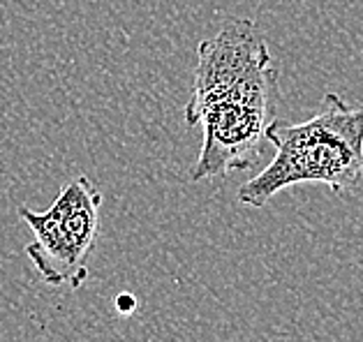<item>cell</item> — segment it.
Masks as SVG:
<instances>
[{"label": "cell", "instance_id": "cell-3", "mask_svg": "<svg viewBox=\"0 0 363 342\" xmlns=\"http://www.w3.org/2000/svg\"><path fill=\"white\" fill-rule=\"evenodd\" d=\"M269 65H273V58L257 23L247 19L229 21L216 38L203 40L197 49L192 95L183 111L185 122L192 127L194 116L208 100Z\"/></svg>", "mask_w": 363, "mask_h": 342}, {"label": "cell", "instance_id": "cell-1", "mask_svg": "<svg viewBox=\"0 0 363 342\" xmlns=\"http://www.w3.org/2000/svg\"><path fill=\"white\" fill-rule=\"evenodd\" d=\"M269 144L276 157L238 190L243 206L264 208L278 192L298 183H320L333 195H347L363 183V107L326 93L320 111L306 122L273 120Z\"/></svg>", "mask_w": 363, "mask_h": 342}, {"label": "cell", "instance_id": "cell-4", "mask_svg": "<svg viewBox=\"0 0 363 342\" xmlns=\"http://www.w3.org/2000/svg\"><path fill=\"white\" fill-rule=\"evenodd\" d=\"M116 308L121 310V312H132L137 308V301L132 298L130 294H123V296H118L116 298Z\"/></svg>", "mask_w": 363, "mask_h": 342}, {"label": "cell", "instance_id": "cell-2", "mask_svg": "<svg viewBox=\"0 0 363 342\" xmlns=\"http://www.w3.org/2000/svg\"><path fill=\"white\" fill-rule=\"evenodd\" d=\"M100 188L88 176H79L63 186L44 213L19 208L21 220L35 236L26 254L47 285L79 289L88 280V254L100 229Z\"/></svg>", "mask_w": 363, "mask_h": 342}]
</instances>
